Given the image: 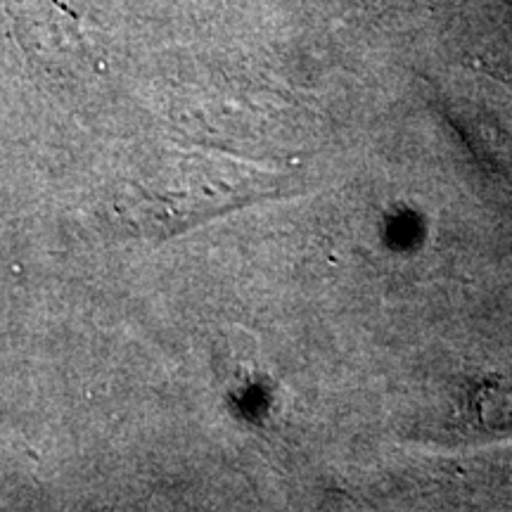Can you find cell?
<instances>
[{
  "instance_id": "cell-1",
  "label": "cell",
  "mask_w": 512,
  "mask_h": 512,
  "mask_svg": "<svg viewBox=\"0 0 512 512\" xmlns=\"http://www.w3.org/2000/svg\"><path fill=\"white\" fill-rule=\"evenodd\" d=\"M275 190L278 183L261 166L209 152H176L121 183L112 216L131 235L166 240Z\"/></svg>"
}]
</instances>
